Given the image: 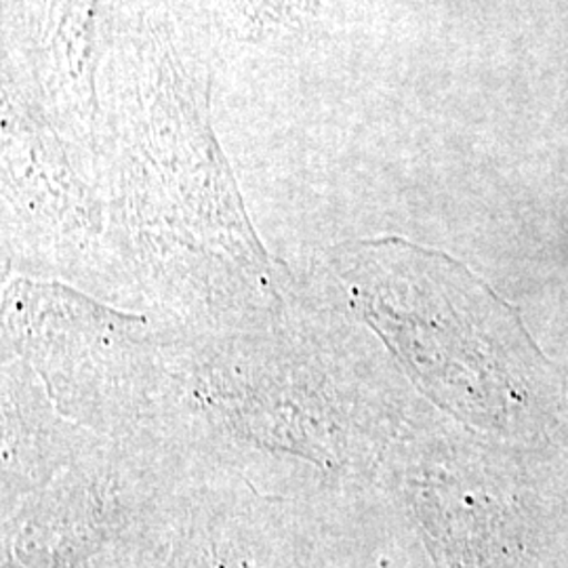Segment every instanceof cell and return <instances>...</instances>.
<instances>
[{"instance_id": "cell-1", "label": "cell", "mask_w": 568, "mask_h": 568, "mask_svg": "<svg viewBox=\"0 0 568 568\" xmlns=\"http://www.w3.org/2000/svg\"><path fill=\"white\" fill-rule=\"evenodd\" d=\"M354 312L321 278L206 331L164 326L163 371L140 434L185 483L331 499L366 476V379Z\"/></svg>"}, {"instance_id": "cell-2", "label": "cell", "mask_w": 568, "mask_h": 568, "mask_svg": "<svg viewBox=\"0 0 568 568\" xmlns=\"http://www.w3.org/2000/svg\"><path fill=\"white\" fill-rule=\"evenodd\" d=\"M164 326L63 284L4 291V347L34 371L61 415L102 438L138 436L163 371Z\"/></svg>"}, {"instance_id": "cell-3", "label": "cell", "mask_w": 568, "mask_h": 568, "mask_svg": "<svg viewBox=\"0 0 568 568\" xmlns=\"http://www.w3.org/2000/svg\"><path fill=\"white\" fill-rule=\"evenodd\" d=\"M95 436L68 422L34 371L16 354L2 361V487L4 497L39 493L70 466Z\"/></svg>"}]
</instances>
